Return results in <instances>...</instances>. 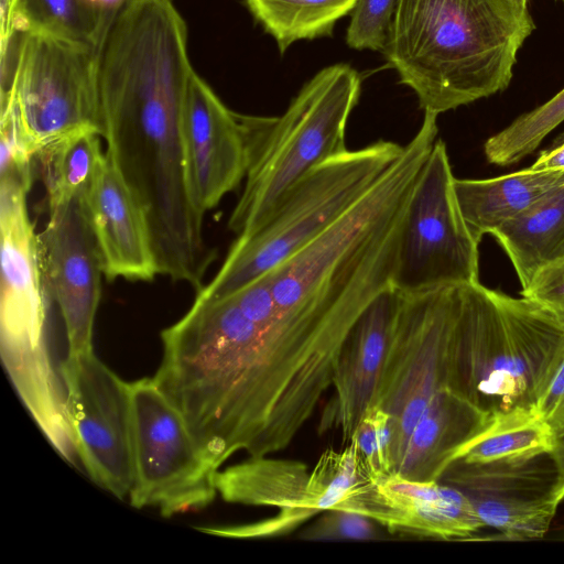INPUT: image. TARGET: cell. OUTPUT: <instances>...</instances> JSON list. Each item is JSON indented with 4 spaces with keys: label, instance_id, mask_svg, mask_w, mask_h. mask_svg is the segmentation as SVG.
<instances>
[{
    "label": "cell",
    "instance_id": "1",
    "mask_svg": "<svg viewBox=\"0 0 564 564\" xmlns=\"http://www.w3.org/2000/svg\"><path fill=\"white\" fill-rule=\"evenodd\" d=\"M529 0H399L382 52L424 112L505 90L535 29Z\"/></svg>",
    "mask_w": 564,
    "mask_h": 564
},
{
    "label": "cell",
    "instance_id": "2",
    "mask_svg": "<svg viewBox=\"0 0 564 564\" xmlns=\"http://www.w3.org/2000/svg\"><path fill=\"white\" fill-rule=\"evenodd\" d=\"M564 360V323L538 303L459 286L452 388L490 417L535 409Z\"/></svg>",
    "mask_w": 564,
    "mask_h": 564
},
{
    "label": "cell",
    "instance_id": "3",
    "mask_svg": "<svg viewBox=\"0 0 564 564\" xmlns=\"http://www.w3.org/2000/svg\"><path fill=\"white\" fill-rule=\"evenodd\" d=\"M404 145L378 140L308 172L253 231L237 236L195 302L224 299L318 238L348 213L400 158Z\"/></svg>",
    "mask_w": 564,
    "mask_h": 564
},
{
    "label": "cell",
    "instance_id": "4",
    "mask_svg": "<svg viewBox=\"0 0 564 564\" xmlns=\"http://www.w3.org/2000/svg\"><path fill=\"white\" fill-rule=\"evenodd\" d=\"M360 91L359 73L334 64L305 83L282 116L270 117L254 135L230 231L241 236L257 229L308 172L348 150L346 127Z\"/></svg>",
    "mask_w": 564,
    "mask_h": 564
},
{
    "label": "cell",
    "instance_id": "5",
    "mask_svg": "<svg viewBox=\"0 0 564 564\" xmlns=\"http://www.w3.org/2000/svg\"><path fill=\"white\" fill-rule=\"evenodd\" d=\"M459 286L400 293L386 356L370 406L389 416L392 474L433 397L452 388V339ZM453 389V388H452Z\"/></svg>",
    "mask_w": 564,
    "mask_h": 564
},
{
    "label": "cell",
    "instance_id": "6",
    "mask_svg": "<svg viewBox=\"0 0 564 564\" xmlns=\"http://www.w3.org/2000/svg\"><path fill=\"white\" fill-rule=\"evenodd\" d=\"M99 47L35 32H17L13 70L1 95L30 153L82 127L100 131ZM101 134V133H100Z\"/></svg>",
    "mask_w": 564,
    "mask_h": 564
},
{
    "label": "cell",
    "instance_id": "7",
    "mask_svg": "<svg viewBox=\"0 0 564 564\" xmlns=\"http://www.w3.org/2000/svg\"><path fill=\"white\" fill-rule=\"evenodd\" d=\"M445 143L437 139L413 188L391 285L400 293L479 282V242L458 205Z\"/></svg>",
    "mask_w": 564,
    "mask_h": 564
},
{
    "label": "cell",
    "instance_id": "8",
    "mask_svg": "<svg viewBox=\"0 0 564 564\" xmlns=\"http://www.w3.org/2000/svg\"><path fill=\"white\" fill-rule=\"evenodd\" d=\"M134 479L132 507L162 517L199 510L217 492L219 470L203 454L182 413L153 378L130 382Z\"/></svg>",
    "mask_w": 564,
    "mask_h": 564
},
{
    "label": "cell",
    "instance_id": "9",
    "mask_svg": "<svg viewBox=\"0 0 564 564\" xmlns=\"http://www.w3.org/2000/svg\"><path fill=\"white\" fill-rule=\"evenodd\" d=\"M77 457L90 479L119 499L134 479L130 382L91 350L59 365Z\"/></svg>",
    "mask_w": 564,
    "mask_h": 564
},
{
    "label": "cell",
    "instance_id": "10",
    "mask_svg": "<svg viewBox=\"0 0 564 564\" xmlns=\"http://www.w3.org/2000/svg\"><path fill=\"white\" fill-rule=\"evenodd\" d=\"M438 481L463 492L484 527L509 540L542 539L558 507V474L550 452L487 463L459 458Z\"/></svg>",
    "mask_w": 564,
    "mask_h": 564
},
{
    "label": "cell",
    "instance_id": "11",
    "mask_svg": "<svg viewBox=\"0 0 564 564\" xmlns=\"http://www.w3.org/2000/svg\"><path fill=\"white\" fill-rule=\"evenodd\" d=\"M256 119L230 110L193 69L182 108V140L188 194L202 213L246 178Z\"/></svg>",
    "mask_w": 564,
    "mask_h": 564
},
{
    "label": "cell",
    "instance_id": "12",
    "mask_svg": "<svg viewBox=\"0 0 564 564\" xmlns=\"http://www.w3.org/2000/svg\"><path fill=\"white\" fill-rule=\"evenodd\" d=\"M39 243L46 291L63 317L68 354L91 350L104 273L86 196L48 207Z\"/></svg>",
    "mask_w": 564,
    "mask_h": 564
},
{
    "label": "cell",
    "instance_id": "13",
    "mask_svg": "<svg viewBox=\"0 0 564 564\" xmlns=\"http://www.w3.org/2000/svg\"><path fill=\"white\" fill-rule=\"evenodd\" d=\"M30 186L0 180L2 350L46 346L48 296L39 235L26 208Z\"/></svg>",
    "mask_w": 564,
    "mask_h": 564
},
{
    "label": "cell",
    "instance_id": "14",
    "mask_svg": "<svg viewBox=\"0 0 564 564\" xmlns=\"http://www.w3.org/2000/svg\"><path fill=\"white\" fill-rule=\"evenodd\" d=\"M400 292L383 290L349 332L335 367L334 393L325 405L318 432L336 431L348 444L370 408L379 382Z\"/></svg>",
    "mask_w": 564,
    "mask_h": 564
},
{
    "label": "cell",
    "instance_id": "15",
    "mask_svg": "<svg viewBox=\"0 0 564 564\" xmlns=\"http://www.w3.org/2000/svg\"><path fill=\"white\" fill-rule=\"evenodd\" d=\"M86 203L107 279L149 282L160 274L144 209L107 152Z\"/></svg>",
    "mask_w": 564,
    "mask_h": 564
},
{
    "label": "cell",
    "instance_id": "16",
    "mask_svg": "<svg viewBox=\"0 0 564 564\" xmlns=\"http://www.w3.org/2000/svg\"><path fill=\"white\" fill-rule=\"evenodd\" d=\"M490 421L456 390H440L416 422L392 474L415 481H438Z\"/></svg>",
    "mask_w": 564,
    "mask_h": 564
},
{
    "label": "cell",
    "instance_id": "17",
    "mask_svg": "<svg viewBox=\"0 0 564 564\" xmlns=\"http://www.w3.org/2000/svg\"><path fill=\"white\" fill-rule=\"evenodd\" d=\"M398 514L397 533L438 540L466 539L485 528L471 502L441 481H415L397 474L378 480Z\"/></svg>",
    "mask_w": 564,
    "mask_h": 564
},
{
    "label": "cell",
    "instance_id": "18",
    "mask_svg": "<svg viewBox=\"0 0 564 564\" xmlns=\"http://www.w3.org/2000/svg\"><path fill=\"white\" fill-rule=\"evenodd\" d=\"M564 184V170L524 169L486 180L455 178L462 215L480 242L506 223L518 218Z\"/></svg>",
    "mask_w": 564,
    "mask_h": 564
},
{
    "label": "cell",
    "instance_id": "19",
    "mask_svg": "<svg viewBox=\"0 0 564 564\" xmlns=\"http://www.w3.org/2000/svg\"><path fill=\"white\" fill-rule=\"evenodd\" d=\"M308 477L310 471L301 462L262 456L218 470L215 485L227 502L275 507L313 517L318 512L310 502Z\"/></svg>",
    "mask_w": 564,
    "mask_h": 564
},
{
    "label": "cell",
    "instance_id": "20",
    "mask_svg": "<svg viewBox=\"0 0 564 564\" xmlns=\"http://www.w3.org/2000/svg\"><path fill=\"white\" fill-rule=\"evenodd\" d=\"M491 235L525 289L540 268L564 258V184Z\"/></svg>",
    "mask_w": 564,
    "mask_h": 564
},
{
    "label": "cell",
    "instance_id": "21",
    "mask_svg": "<svg viewBox=\"0 0 564 564\" xmlns=\"http://www.w3.org/2000/svg\"><path fill=\"white\" fill-rule=\"evenodd\" d=\"M96 127L72 130L45 144L36 154L48 207L87 196L105 159Z\"/></svg>",
    "mask_w": 564,
    "mask_h": 564
},
{
    "label": "cell",
    "instance_id": "22",
    "mask_svg": "<svg viewBox=\"0 0 564 564\" xmlns=\"http://www.w3.org/2000/svg\"><path fill=\"white\" fill-rule=\"evenodd\" d=\"M357 0H245L253 19L283 54L293 43L330 36Z\"/></svg>",
    "mask_w": 564,
    "mask_h": 564
},
{
    "label": "cell",
    "instance_id": "23",
    "mask_svg": "<svg viewBox=\"0 0 564 564\" xmlns=\"http://www.w3.org/2000/svg\"><path fill=\"white\" fill-rule=\"evenodd\" d=\"M112 15L93 0H15L12 31L42 33L99 47Z\"/></svg>",
    "mask_w": 564,
    "mask_h": 564
},
{
    "label": "cell",
    "instance_id": "24",
    "mask_svg": "<svg viewBox=\"0 0 564 564\" xmlns=\"http://www.w3.org/2000/svg\"><path fill=\"white\" fill-rule=\"evenodd\" d=\"M553 443L554 436L538 408H518L492 416L459 458L469 463L514 459L550 452Z\"/></svg>",
    "mask_w": 564,
    "mask_h": 564
},
{
    "label": "cell",
    "instance_id": "25",
    "mask_svg": "<svg viewBox=\"0 0 564 564\" xmlns=\"http://www.w3.org/2000/svg\"><path fill=\"white\" fill-rule=\"evenodd\" d=\"M372 480L376 479L362 463L352 440L340 452L328 448L310 471L307 494L311 506L317 512L338 509Z\"/></svg>",
    "mask_w": 564,
    "mask_h": 564
},
{
    "label": "cell",
    "instance_id": "26",
    "mask_svg": "<svg viewBox=\"0 0 564 564\" xmlns=\"http://www.w3.org/2000/svg\"><path fill=\"white\" fill-rule=\"evenodd\" d=\"M564 121V88L550 100L525 112L491 135L484 145L489 163L514 164L532 153L543 139Z\"/></svg>",
    "mask_w": 564,
    "mask_h": 564
},
{
    "label": "cell",
    "instance_id": "27",
    "mask_svg": "<svg viewBox=\"0 0 564 564\" xmlns=\"http://www.w3.org/2000/svg\"><path fill=\"white\" fill-rule=\"evenodd\" d=\"M399 0H357L346 32L354 50L383 52Z\"/></svg>",
    "mask_w": 564,
    "mask_h": 564
},
{
    "label": "cell",
    "instance_id": "28",
    "mask_svg": "<svg viewBox=\"0 0 564 564\" xmlns=\"http://www.w3.org/2000/svg\"><path fill=\"white\" fill-rule=\"evenodd\" d=\"M376 521L346 510H326L325 514L310 527L302 536L304 539H351L369 540L378 535Z\"/></svg>",
    "mask_w": 564,
    "mask_h": 564
},
{
    "label": "cell",
    "instance_id": "29",
    "mask_svg": "<svg viewBox=\"0 0 564 564\" xmlns=\"http://www.w3.org/2000/svg\"><path fill=\"white\" fill-rule=\"evenodd\" d=\"M522 296L538 303L564 323V258L540 268Z\"/></svg>",
    "mask_w": 564,
    "mask_h": 564
},
{
    "label": "cell",
    "instance_id": "30",
    "mask_svg": "<svg viewBox=\"0 0 564 564\" xmlns=\"http://www.w3.org/2000/svg\"><path fill=\"white\" fill-rule=\"evenodd\" d=\"M554 438L564 434V360L538 404Z\"/></svg>",
    "mask_w": 564,
    "mask_h": 564
},
{
    "label": "cell",
    "instance_id": "31",
    "mask_svg": "<svg viewBox=\"0 0 564 564\" xmlns=\"http://www.w3.org/2000/svg\"><path fill=\"white\" fill-rule=\"evenodd\" d=\"M530 167L534 170H564V134L550 148L540 152Z\"/></svg>",
    "mask_w": 564,
    "mask_h": 564
},
{
    "label": "cell",
    "instance_id": "32",
    "mask_svg": "<svg viewBox=\"0 0 564 564\" xmlns=\"http://www.w3.org/2000/svg\"><path fill=\"white\" fill-rule=\"evenodd\" d=\"M550 454L555 462L558 474L555 498L560 505L564 500V434L554 438Z\"/></svg>",
    "mask_w": 564,
    "mask_h": 564
},
{
    "label": "cell",
    "instance_id": "33",
    "mask_svg": "<svg viewBox=\"0 0 564 564\" xmlns=\"http://www.w3.org/2000/svg\"><path fill=\"white\" fill-rule=\"evenodd\" d=\"M98 7L109 13H115L123 0H93Z\"/></svg>",
    "mask_w": 564,
    "mask_h": 564
},
{
    "label": "cell",
    "instance_id": "34",
    "mask_svg": "<svg viewBox=\"0 0 564 564\" xmlns=\"http://www.w3.org/2000/svg\"><path fill=\"white\" fill-rule=\"evenodd\" d=\"M560 1H564V0H560Z\"/></svg>",
    "mask_w": 564,
    "mask_h": 564
}]
</instances>
